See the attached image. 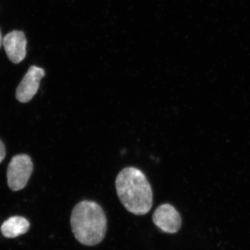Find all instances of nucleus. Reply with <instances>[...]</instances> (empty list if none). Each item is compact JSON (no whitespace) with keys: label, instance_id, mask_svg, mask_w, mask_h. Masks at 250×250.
<instances>
[{"label":"nucleus","instance_id":"obj_7","mask_svg":"<svg viewBox=\"0 0 250 250\" xmlns=\"http://www.w3.org/2000/svg\"><path fill=\"white\" fill-rule=\"evenodd\" d=\"M29 227L30 224L27 219L21 216H14L2 224L1 231L6 238H16L27 232Z\"/></svg>","mask_w":250,"mask_h":250},{"label":"nucleus","instance_id":"obj_2","mask_svg":"<svg viewBox=\"0 0 250 250\" xmlns=\"http://www.w3.org/2000/svg\"><path fill=\"white\" fill-rule=\"evenodd\" d=\"M70 225L77 241L83 246H95L106 236L107 220L101 206L95 202L83 200L74 207Z\"/></svg>","mask_w":250,"mask_h":250},{"label":"nucleus","instance_id":"obj_1","mask_svg":"<svg viewBox=\"0 0 250 250\" xmlns=\"http://www.w3.org/2000/svg\"><path fill=\"white\" fill-rule=\"evenodd\" d=\"M116 188L122 205L130 213L143 215L152 209V187L139 169L127 167L121 170L116 177Z\"/></svg>","mask_w":250,"mask_h":250},{"label":"nucleus","instance_id":"obj_9","mask_svg":"<svg viewBox=\"0 0 250 250\" xmlns=\"http://www.w3.org/2000/svg\"><path fill=\"white\" fill-rule=\"evenodd\" d=\"M3 39L2 36H1V31H0V48H1V45H2Z\"/></svg>","mask_w":250,"mask_h":250},{"label":"nucleus","instance_id":"obj_6","mask_svg":"<svg viewBox=\"0 0 250 250\" xmlns=\"http://www.w3.org/2000/svg\"><path fill=\"white\" fill-rule=\"evenodd\" d=\"M2 45L8 58L14 63L22 62L27 55V41L22 31L15 30L3 39Z\"/></svg>","mask_w":250,"mask_h":250},{"label":"nucleus","instance_id":"obj_3","mask_svg":"<svg viewBox=\"0 0 250 250\" xmlns=\"http://www.w3.org/2000/svg\"><path fill=\"white\" fill-rule=\"evenodd\" d=\"M34 169L30 156L27 154L14 156L7 169V182L13 191L22 190L27 185Z\"/></svg>","mask_w":250,"mask_h":250},{"label":"nucleus","instance_id":"obj_8","mask_svg":"<svg viewBox=\"0 0 250 250\" xmlns=\"http://www.w3.org/2000/svg\"><path fill=\"white\" fill-rule=\"evenodd\" d=\"M5 156H6V149H5L4 143L0 140V164L4 160Z\"/></svg>","mask_w":250,"mask_h":250},{"label":"nucleus","instance_id":"obj_4","mask_svg":"<svg viewBox=\"0 0 250 250\" xmlns=\"http://www.w3.org/2000/svg\"><path fill=\"white\" fill-rule=\"evenodd\" d=\"M152 220L154 225L165 233H175L182 228V217L170 204H163L158 207L153 213Z\"/></svg>","mask_w":250,"mask_h":250},{"label":"nucleus","instance_id":"obj_5","mask_svg":"<svg viewBox=\"0 0 250 250\" xmlns=\"http://www.w3.org/2000/svg\"><path fill=\"white\" fill-rule=\"evenodd\" d=\"M45 75L44 69L35 65L29 67L16 90V99L20 103H29L35 96L40 86L41 80Z\"/></svg>","mask_w":250,"mask_h":250}]
</instances>
